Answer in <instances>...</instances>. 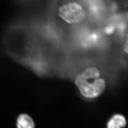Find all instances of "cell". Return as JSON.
I'll list each match as a JSON object with an SVG mask.
<instances>
[{"label": "cell", "instance_id": "4", "mask_svg": "<svg viewBox=\"0 0 128 128\" xmlns=\"http://www.w3.org/2000/svg\"><path fill=\"white\" fill-rule=\"evenodd\" d=\"M107 128H122L120 124L112 117L108 121L107 124Z\"/></svg>", "mask_w": 128, "mask_h": 128}, {"label": "cell", "instance_id": "6", "mask_svg": "<svg viewBox=\"0 0 128 128\" xmlns=\"http://www.w3.org/2000/svg\"><path fill=\"white\" fill-rule=\"evenodd\" d=\"M124 50L125 52L128 54V33L127 34L124 43Z\"/></svg>", "mask_w": 128, "mask_h": 128}, {"label": "cell", "instance_id": "1", "mask_svg": "<svg viewBox=\"0 0 128 128\" xmlns=\"http://www.w3.org/2000/svg\"><path fill=\"white\" fill-rule=\"evenodd\" d=\"M75 84L82 95L88 98L100 96L106 87L100 70L94 66L87 68L79 74L75 79Z\"/></svg>", "mask_w": 128, "mask_h": 128}, {"label": "cell", "instance_id": "3", "mask_svg": "<svg viewBox=\"0 0 128 128\" xmlns=\"http://www.w3.org/2000/svg\"><path fill=\"white\" fill-rule=\"evenodd\" d=\"M16 126L17 128H35V124L32 118L26 114H22L18 116Z\"/></svg>", "mask_w": 128, "mask_h": 128}, {"label": "cell", "instance_id": "5", "mask_svg": "<svg viewBox=\"0 0 128 128\" xmlns=\"http://www.w3.org/2000/svg\"><path fill=\"white\" fill-rule=\"evenodd\" d=\"M114 27L113 26H112V25H110V26H107L105 28V33L107 34H112L114 33Z\"/></svg>", "mask_w": 128, "mask_h": 128}, {"label": "cell", "instance_id": "2", "mask_svg": "<svg viewBox=\"0 0 128 128\" xmlns=\"http://www.w3.org/2000/svg\"><path fill=\"white\" fill-rule=\"evenodd\" d=\"M58 14L66 22L72 24L82 21L86 16V12L81 5L73 2L60 8Z\"/></svg>", "mask_w": 128, "mask_h": 128}]
</instances>
